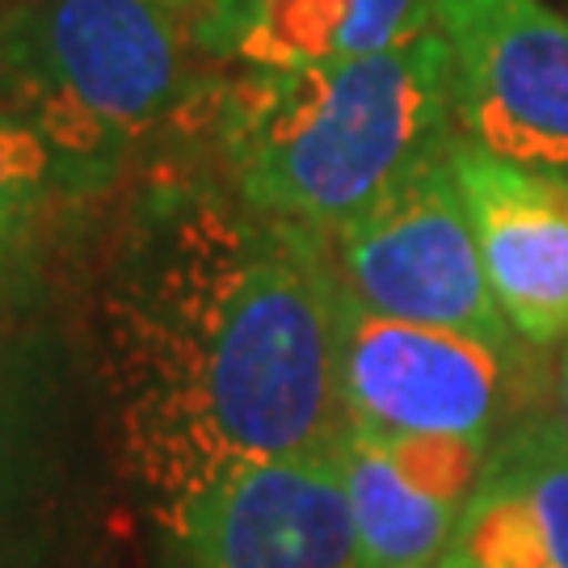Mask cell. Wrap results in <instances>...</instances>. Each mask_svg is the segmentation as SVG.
Listing matches in <instances>:
<instances>
[{
  "mask_svg": "<svg viewBox=\"0 0 568 568\" xmlns=\"http://www.w3.org/2000/svg\"><path fill=\"white\" fill-rule=\"evenodd\" d=\"M342 333L325 232L211 190L143 211L105 295V371L161 523L241 467L342 450Z\"/></svg>",
  "mask_w": 568,
  "mask_h": 568,
  "instance_id": "1",
  "label": "cell"
},
{
  "mask_svg": "<svg viewBox=\"0 0 568 568\" xmlns=\"http://www.w3.org/2000/svg\"><path fill=\"white\" fill-rule=\"evenodd\" d=\"M450 135V47L438 26L358 60L244 68L215 105L232 194L325 236Z\"/></svg>",
  "mask_w": 568,
  "mask_h": 568,
  "instance_id": "2",
  "label": "cell"
},
{
  "mask_svg": "<svg viewBox=\"0 0 568 568\" xmlns=\"http://www.w3.org/2000/svg\"><path fill=\"white\" fill-rule=\"evenodd\" d=\"M185 42L161 0H0V102L89 190L185 102Z\"/></svg>",
  "mask_w": 568,
  "mask_h": 568,
  "instance_id": "3",
  "label": "cell"
},
{
  "mask_svg": "<svg viewBox=\"0 0 568 568\" xmlns=\"http://www.w3.org/2000/svg\"><path fill=\"white\" fill-rule=\"evenodd\" d=\"M450 140L328 236L333 265L366 312L514 345L518 333L488 286Z\"/></svg>",
  "mask_w": 568,
  "mask_h": 568,
  "instance_id": "4",
  "label": "cell"
},
{
  "mask_svg": "<svg viewBox=\"0 0 568 568\" xmlns=\"http://www.w3.org/2000/svg\"><path fill=\"white\" fill-rule=\"evenodd\" d=\"M455 135L568 185V18L544 0H434Z\"/></svg>",
  "mask_w": 568,
  "mask_h": 568,
  "instance_id": "5",
  "label": "cell"
},
{
  "mask_svg": "<svg viewBox=\"0 0 568 568\" xmlns=\"http://www.w3.org/2000/svg\"><path fill=\"white\" fill-rule=\"evenodd\" d=\"M342 392L349 429L363 434L493 438L530 384L518 342L392 321L345 291Z\"/></svg>",
  "mask_w": 568,
  "mask_h": 568,
  "instance_id": "6",
  "label": "cell"
},
{
  "mask_svg": "<svg viewBox=\"0 0 568 568\" xmlns=\"http://www.w3.org/2000/svg\"><path fill=\"white\" fill-rule=\"evenodd\" d=\"M164 530L173 568H363L337 455L241 467Z\"/></svg>",
  "mask_w": 568,
  "mask_h": 568,
  "instance_id": "7",
  "label": "cell"
},
{
  "mask_svg": "<svg viewBox=\"0 0 568 568\" xmlns=\"http://www.w3.org/2000/svg\"><path fill=\"white\" fill-rule=\"evenodd\" d=\"M488 450L493 438L349 429L337 464L363 568H438Z\"/></svg>",
  "mask_w": 568,
  "mask_h": 568,
  "instance_id": "8",
  "label": "cell"
},
{
  "mask_svg": "<svg viewBox=\"0 0 568 568\" xmlns=\"http://www.w3.org/2000/svg\"><path fill=\"white\" fill-rule=\"evenodd\" d=\"M488 286L530 345L568 337V185L450 140Z\"/></svg>",
  "mask_w": 568,
  "mask_h": 568,
  "instance_id": "9",
  "label": "cell"
},
{
  "mask_svg": "<svg viewBox=\"0 0 568 568\" xmlns=\"http://www.w3.org/2000/svg\"><path fill=\"white\" fill-rule=\"evenodd\" d=\"M438 568H568V426L535 417L493 443Z\"/></svg>",
  "mask_w": 568,
  "mask_h": 568,
  "instance_id": "10",
  "label": "cell"
},
{
  "mask_svg": "<svg viewBox=\"0 0 568 568\" xmlns=\"http://www.w3.org/2000/svg\"><path fill=\"white\" fill-rule=\"evenodd\" d=\"M434 26V0H211L190 39L244 68H312L375 55Z\"/></svg>",
  "mask_w": 568,
  "mask_h": 568,
  "instance_id": "11",
  "label": "cell"
},
{
  "mask_svg": "<svg viewBox=\"0 0 568 568\" xmlns=\"http://www.w3.org/2000/svg\"><path fill=\"white\" fill-rule=\"evenodd\" d=\"M51 182H60V169L47 140L13 105L0 102V248L26 232Z\"/></svg>",
  "mask_w": 568,
  "mask_h": 568,
  "instance_id": "12",
  "label": "cell"
},
{
  "mask_svg": "<svg viewBox=\"0 0 568 568\" xmlns=\"http://www.w3.org/2000/svg\"><path fill=\"white\" fill-rule=\"evenodd\" d=\"M161 4H169V9L178 13V18H185V26H194V18L203 13L211 0H161Z\"/></svg>",
  "mask_w": 568,
  "mask_h": 568,
  "instance_id": "13",
  "label": "cell"
},
{
  "mask_svg": "<svg viewBox=\"0 0 568 568\" xmlns=\"http://www.w3.org/2000/svg\"><path fill=\"white\" fill-rule=\"evenodd\" d=\"M560 405H565V426H568V342L560 354Z\"/></svg>",
  "mask_w": 568,
  "mask_h": 568,
  "instance_id": "14",
  "label": "cell"
}]
</instances>
